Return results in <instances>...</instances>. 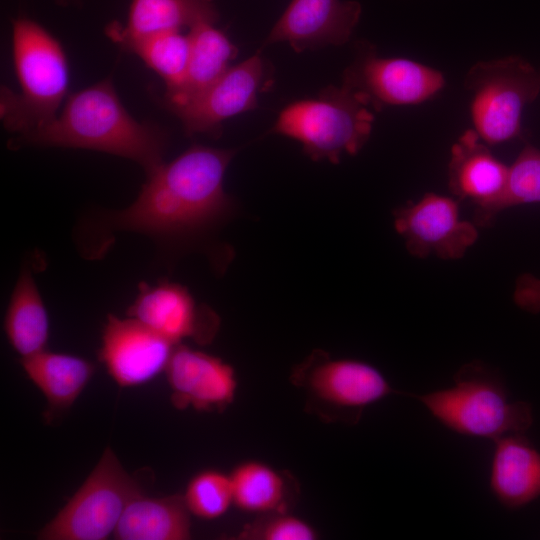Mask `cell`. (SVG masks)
<instances>
[{
  "label": "cell",
  "mask_w": 540,
  "mask_h": 540,
  "mask_svg": "<svg viewBox=\"0 0 540 540\" xmlns=\"http://www.w3.org/2000/svg\"><path fill=\"white\" fill-rule=\"evenodd\" d=\"M236 149L193 145L147 175L137 198L124 209L98 212L81 228L80 248L88 259L102 258L118 232H136L158 241L198 235L231 211L224 176Z\"/></svg>",
  "instance_id": "1"
},
{
  "label": "cell",
  "mask_w": 540,
  "mask_h": 540,
  "mask_svg": "<svg viewBox=\"0 0 540 540\" xmlns=\"http://www.w3.org/2000/svg\"><path fill=\"white\" fill-rule=\"evenodd\" d=\"M165 83V94L176 91L184 82L190 55L189 36L181 31L150 35L126 44Z\"/></svg>",
  "instance_id": "24"
},
{
  "label": "cell",
  "mask_w": 540,
  "mask_h": 540,
  "mask_svg": "<svg viewBox=\"0 0 540 540\" xmlns=\"http://www.w3.org/2000/svg\"><path fill=\"white\" fill-rule=\"evenodd\" d=\"M12 56L20 91L1 90L4 127L22 135L57 115L69 87V65L60 42L40 24L19 16L13 20Z\"/></svg>",
  "instance_id": "3"
},
{
  "label": "cell",
  "mask_w": 540,
  "mask_h": 540,
  "mask_svg": "<svg viewBox=\"0 0 540 540\" xmlns=\"http://www.w3.org/2000/svg\"><path fill=\"white\" fill-rule=\"evenodd\" d=\"M176 409L222 411L234 400V368L214 355L177 344L165 370Z\"/></svg>",
  "instance_id": "15"
},
{
  "label": "cell",
  "mask_w": 540,
  "mask_h": 540,
  "mask_svg": "<svg viewBox=\"0 0 540 540\" xmlns=\"http://www.w3.org/2000/svg\"><path fill=\"white\" fill-rule=\"evenodd\" d=\"M361 12V4L352 0H292L264 44L286 42L296 52L343 45Z\"/></svg>",
  "instance_id": "14"
},
{
  "label": "cell",
  "mask_w": 540,
  "mask_h": 540,
  "mask_svg": "<svg viewBox=\"0 0 540 540\" xmlns=\"http://www.w3.org/2000/svg\"><path fill=\"white\" fill-rule=\"evenodd\" d=\"M176 345L133 317L108 314L98 358L118 386L136 387L166 370Z\"/></svg>",
  "instance_id": "11"
},
{
  "label": "cell",
  "mask_w": 540,
  "mask_h": 540,
  "mask_svg": "<svg viewBox=\"0 0 540 540\" xmlns=\"http://www.w3.org/2000/svg\"><path fill=\"white\" fill-rule=\"evenodd\" d=\"M463 86L472 95L474 130L496 145L521 135L523 111L540 93V72L521 56L509 55L475 63Z\"/></svg>",
  "instance_id": "6"
},
{
  "label": "cell",
  "mask_w": 540,
  "mask_h": 540,
  "mask_svg": "<svg viewBox=\"0 0 540 540\" xmlns=\"http://www.w3.org/2000/svg\"><path fill=\"white\" fill-rule=\"evenodd\" d=\"M219 19L215 0H131L127 22L114 23L107 35L118 45L167 31H181Z\"/></svg>",
  "instance_id": "18"
},
{
  "label": "cell",
  "mask_w": 540,
  "mask_h": 540,
  "mask_svg": "<svg viewBox=\"0 0 540 540\" xmlns=\"http://www.w3.org/2000/svg\"><path fill=\"white\" fill-rule=\"evenodd\" d=\"M20 145L105 152L136 162L149 175L164 163L168 137L160 126L131 116L107 78L70 94L52 121L11 141Z\"/></svg>",
  "instance_id": "2"
},
{
  "label": "cell",
  "mask_w": 540,
  "mask_h": 540,
  "mask_svg": "<svg viewBox=\"0 0 540 540\" xmlns=\"http://www.w3.org/2000/svg\"><path fill=\"white\" fill-rule=\"evenodd\" d=\"M447 428L463 435L496 440L526 433L533 424L527 401H511L502 377L480 361L462 366L452 387L411 395Z\"/></svg>",
  "instance_id": "4"
},
{
  "label": "cell",
  "mask_w": 540,
  "mask_h": 540,
  "mask_svg": "<svg viewBox=\"0 0 540 540\" xmlns=\"http://www.w3.org/2000/svg\"><path fill=\"white\" fill-rule=\"evenodd\" d=\"M515 304L532 314L540 312V278L524 273L516 280L513 293Z\"/></svg>",
  "instance_id": "28"
},
{
  "label": "cell",
  "mask_w": 540,
  "mask_h": 540,
  "mask_svg": "<svg viewBox=\"0 0 540 540\" xmlns=\"http://www.w3.org/2000/svg\"><path fill=\"white\" fill-rule=\"evenodd\" d=\"M368 98L343 84L328 86L317 98L291 103L279 114L272 132L299 141L313 160L338 163L368 141L374 122Z\"/></svg>",
  "instance_id": "5"
},
{
  "label": "cell",
  "mask_w": 540,
  "mask_h": 540,
  "mask_svg": "<svg viewBox=\"0 0 540 540\" xmlns=\"http://www.w3.org/2000/svg\"><path fill=\"white\" fill-rule=\"evenodd\" d=\"M491 465L490 489L508 509L522 508L540 497V451L525 433L496 440Z\"/></svg>",
  "instance_id": "17"
},
{
  "label": "cell",
  "mask_w": 540,
  "mask_h": 540,
  "mask_svg": "<svg viewBox=\"0 0 540 540\" xmlns=\"http://www.w3.org/2000/svg\"><path fill=\"white\" fill-rule=\"evenodd\" d=\"M4 331L10 345L21 358L46 349L49 317L28 267L22 268L13 288L5 314Z\"/></svg>",
  "instance_id": "22"
},
{
  "label": "cell",
  "mask_w": 540,
  "mask_h": 540,
  "mask_svg": "<svg viewBox=\"0 0 540 540\" xmlns=\"http://www.w3.org/2000/svg\"><path fill=\"white\" fill-rule=\"evenodd\" d=\"M190 537V512L180 494L135 498L125 508L113 533L117 540H187Z\"/></svg>",
  "instance_id": "20"
},
{
  "label": "cell",
  "mask_w": 540,
  "mask_h": 540,
  "mask_svg": "<svg viewBox=\"0 0 540 540\" xmlns=\"http://www.w3.org/2000/svg\"><path fill=\"white\" fill-rule=\"evenodd\" d=\"M190 55L182 85L164 94L165 106L174 111L181 108L219 79L238 54L237 47L211 23H200L189 29Z\"/></svg>",
  "instance_id": "19"
},
{
  "label": "cell",
  "mask_w": 540,
  "mask_h": 540,
  "mask_svg": "<svg viewBox=\"0 0 540 540\" xmlns=\"http://www.w3.org/2000/svg\"><path fill=\"white\" fill-rule=\"evenodd\" d=\"M509 166L498 160L474 129L464 131L451 147L448 187L454 197L470 200L475 215L484 212L504 190Z\"/></svg>",
  "instance_id": "16"
},
{
  "label": "cell",
  "mask_w": 540,
  "mask_h": 540,
  "mask_svg": "<svg viewBox=\"0 0 540 540\" xmlns=\"http://www.w3.org/2000/svg\"><path fill=\"white\" fill-rule=\"evenodd\" d=\"M143 491L107 447L100 460L57 515L38 533L41 540H104L127 505Z\"/></svg>",
  "instance_id": "7"
},
{
  "label": "cell",
  "mask_w": 540,
  "mask_h": 540,
  "mask_svg": "<svg viewBox=\"0 0 540 540\" xmlns=\"http://www.w3.org/2000/svg\"><path fill=\"white\" fill-rule=\"evenodd\" d=\"M127 315L175 344L184 339L209 343L220 324L216 313L199 304L186 287L166 281L140 283Z\"/></svg>",
  "instance_id": "13"
},
{
  "label": "cell",
  "mask_w": 540,
  "mask_h": 540,
  "mask_svg": "<svg viewBox=\"0 0 540 540\" xmlns=\"http://www.w3.org/2000/svg\"><path fill=\"white\" fill-rule=\"evenodd\" d=\"M393 216L396 231L415 257L459 259L478 239L476 225L462 220L458 202L447 196L426 193L398 207Z\"/></svg>",
  "instance_id": "9"
},
{
  "label": "cell",
  "mask_w": 540,
  "mask_h": 540,
  "mask_svg": "<svg viewBox=\"0 0 540 540\" xmlns=\"http://www.w3.org/2000/svg\"><path fill=\"white\" fill-rule=\"evenodd\" d=\"M254 540H314L317 533L301 518L282 512H274L261 522L245 528L239 535Z\"/></svg>",
  "instance_id": "27"
},
{
  "label": "cell",
  "mask_w": 540,
  "mask_h": 540,
  "mask_svg": "<svg viewBox=\"0 0 540 540\" xmlns=\"http://www.w3.org/2000/svg\"><path fill=\"white\" fill-rule=\"evenodd\" d=\"M20 363L29 380L45 396L51 411L70 408L95 373V365L89 360L47 349L21 358Z\"/></svg>",
  "instance_id": "21"
},
{
  "label": "cell",
  "mask_w": 540,
  "mask_h": 540,
  "mask_svg": "<svg viewBox=\"0 0 540 540\" xmlns=\"http://www.w3.org/2000/svg\"><path fill=\"white\" fill-rule=\"evenodd\" d=\"M233 504L248 513L269 514L284 504V478L269 465L251 460L237 465L229 474Z\"/></svg>",
  "instance_id": "23"
},
{
  "label": "cell",
  "mask_w": 540,
  "mask_h": 540,
  "mask_svg": "<svg viewBox=\"0 0 540 540\" xmlns=\"http://www.w3.org/2000/svg\"><path fill=\"white\" fill-rule=\"evenodd\" d=\"M190 514L203 519L222 517L233 504L229 474L217 470H204L194 475L183 494Z\"/></svg>",
  "instance_id": "26"
},
{
  "label": "cell",
  "mask_w": 540,
  "mask_h": 540,
  "mask_svg": "<svg viewBox=\"0 0 540 540\" xmlns=\"http://www.w3.org/2000/svg\"><path fill=\"white\" fill-rule=\"evenodd\" d=\"M272 84L269 64L256 54L229 67L198 97L172 111L183 124L187 135L219 136L224 120L255 109L258 94Z\"/></svg>",
  "instance_id": "10"
},
{
  "label": "cell",
  "mask_w": 540,
  "mask_h": 540,
  "mask_svg": "<svg viewBox=\"0 0 540 540\" xmlns=\"http://www.w3.org/2000/svg\"><path fill=\"white\" fill-rule=\"evenodd\" d=\"M343 84L365 95L371 107L423 103L445 86L439 70L406 58L378 57L374 47L364 44L345 70Z\"/></svg>",
  "instance_id": "8"
},
{
  "label": "cell",
  "mask_w": 540,
  "mask_h": 540,
  "mask_svg": "<svg viewBox=\"0 0 540 540\" xmlns=\"http://www.w3.org/2000/svg\"><path fill=\"white\" fill-rule=\"evenodd\" d=\"M296 375L313 398L355 422L364 408L395 392L377 368L355 359L317 354Z\"/></svg>",
  "instance_id": "12"
},
{
  "label": "cell",
  "mask_w": 540,
  "mask_h": 540,
  "mask_svg": "<svg viewBox=\"0 0 540 540\" xmlns=\"http://www.w3.org/2000/svg\"><path fill=\"white\" fill-rule=\"evenodd\" d=\"M531 203H540V149L526 144L509 166L503 192L484 212L475 216V224L487 226L501 211Z\"/></svg>",
  "instance_id": "25"
}]
</instances>
